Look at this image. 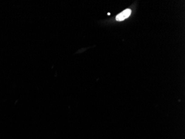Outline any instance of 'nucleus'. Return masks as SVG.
I'll return each instance as SVG.
<instances>
[{
  "label": "nucleus",
  "instance_id": "1",
  "mask_svg": "<svg viewBox=\"0 0 185 139\" xmlns=\"http://www.w3.org/2000/svg\"><path fill=\"white\" fill-rule=\"evenodd\" d=\"M132 11L130 9H126V10L123 11L122 12L120 13L119 14H118L116 17V20L117 21H122L124 20L127 19L128 17H129L130 15H131Z\"/></svg>",
  "mask_w": 185,
  "mask_h": 139
}]
</instances>
